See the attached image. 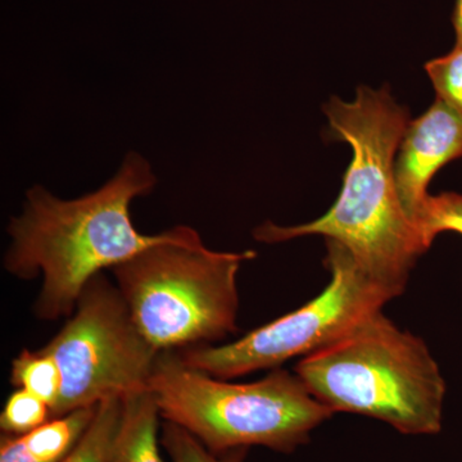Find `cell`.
<instances>
[{"instance_id":"cell-1","label":"cell","mask_w":462,"mask_h":462,"mask_svg":"<svg viewBox=\"0 0 462 462\" xmlns=\"http://www.w3.org/2000/svg\"><path fill=\"white\" fill-rule=\"evenodd\" d=\"M324 112L328 135L354 152L338 199L312 223L260 225L254 239L269 245L309 236L336 240L374 281L401 296L416 261L427 252L418 226L403 211L394 181V158L411 121L409 109L392 98L387 87H360L355 100L333 97Z\"/></svg>"},{"instance_id":"cell-2","label":"cell","mask_w":462,"mask_h":462,"mask_svg":"<svg viewBox=\"0 0 462 462\" xmlns=\"http://www.w3.org/2000/svg\"><path fill=\"white\" fill-rule=\"evenodd\" d=\"M156 185L151 163L130 152L111 180L80 199H58L42 185L27 190L23 211L8 224L3 266L20 281L41 276L32 307L39 320L69 318L93 276L175 236L176 226L148 236L133 223V200Z\"/></svg>"},{"instance_id":"cell-3","label":"cell","mask_w":462,"mask_h":462,"mask_svg":"<svg viewBox=\"0 0 462 462\" xmlns=\"http://www.w3.org/2000/svg\"><path fill=\"white\" fill-rule=\"evenodd\" d=\"M298 378L331 412L369 416L411 436L442 430L446 384L427 345L382 310L297 364Z\"/></svg>"},{"instance_id":"cell-4","label":"cell","mask_w":462,"mask_h":462,"mask_svg":"<svg viewBox=\"0 0 462 462\" xmlns=\"http://www.w3.org/2000/svg\"><path fill=\"white\" fill-rule=\"evenodd\" d=\"M148 389L163 420L216 454L251 446L291 454L333 415L296 373L276 367L258 382L231 383L188 366L178 351L160 352Z\"/></svg>"},{"instance_id":"cell-5","label":"cell","mask_w":462,"mask_h":462,"mask_svg":"<svg viewBox=\"0 0 462 462\" xmlns=\"http://www.w3.org/2000/svg\"><path fill=\"white\" fill-rule=\"evenodd\" d=\"M256 257L212 251L199 231L175 236L112 269L136 327L158 351L209 346L238 331L240 263Z\"/></svg>"},{"instance_id":"cell-6","label":"cell","mask_w":462,"mask_h":462,"mask_svg":"<svg viewBox=\"0 0 462 462\" xmlns=\"http://www.w3.org/2000/svg\"><path fill=\"white\" fill-rule=\"evenodd\" d=\"M327 249L325 266L331 278L318 297L234 342L180 349L182 363L225 380L276 369L338 342L397 298L374 281L345 245L327 239Z\"/></svg>"},{"instance_id":"cell-7","label":"cell","mask_w":462,"mask_h":462,"mask_svg":"<svg viewBox=\"0 0 462 462\" xmlns=\"http://www.w3.org/2000/svg\"><path fill=\"white\" fill-rule=\"evenodd\" d=\"M67 319L42 348L56 358L62 372L53 418L149 391L160 351L143 336L123 294L105 273L88 282Z\"/></svg>"},{"instance_id":"cell-8","label":"cell","mask_w":462,"mask_h":462,"mask_svg":"<svg viewBox=\"0 0 462 462\" xmlns=\"http://www.w3.org/2000/svg\"><path fill=\"white\" fill-rule=\"evenodd\" d=\"M462 157V114L438 99L404 130L396 158L394 181L407 217L416 225L431 179L443 166Z\"/></svg>"},{"instance_id":"cell-9","label":"cell","mask_w":462,"mask_h":462,"mask_svg":"<svg viewBox=\"0 0 462 462\" xmlns=\"http://www.w3.org/2000/svg\"><path fill=\"white\" fill-rule=\"evenodd\" d=\"M96 407L75 410L23 436L3 434L0 462H60L66 457L89 427Z\"/></svg>"},{"instance_id":"cell-10","label":"cell","mask_w":462,"mask_h":462,"mask_svg":"<svg viewBox=\"0 0 462 462\" xmlns=\"http://www.w3.org/2000/svg\"><path fill=\"white\" fill-rule=\"evenodd\" d=\"M160 419L151 392L125 400L123 420L108 462H165L160 451Z\"/></svg>"},{"instance_id":"cell-11","label":"cell","mask_w":462,"mask_h":462,"mask_svg":"<svg viewBox=\"0 0 462 462\" xmlns=\"http://www.w3.org/2000/svg\"><path fill=\"white\" fill-rule=\"evenodd\" d=\"M11 383L17 389H25L33 396L56 409L62 393L63 378L60 365L53 356L42 349H23L12 361ZM53 418V416H51Z\"/></svg>"},{"instance_id":"cell-12","label":"cell","mask_w":462,"mask_h":462,"mask_svg":"<svg viewBox=\"0 0 462 462\" xmlns=\"http://www.w3.org/2000/svg\"><path fill=\"white\" fill-rule=\"evenodd\" d=\"M123 413L124 401L120 398L100 402L84 436L60 462H108Z\"/></svg>"},{"instance_id":"cell-13","label":"cell","mask_w":462,"mask_h":462,"mask_svg":"<svg viewBox=\"0 0 462 462\" xmlns=\"http://www.w3.org/2000/svg\"><path fill=\"white\" fill-rule=\"evenodd\" d=\"M161 445L172 462H245L248 452V448H236L216 454L189 431L170 421L163 422Z\"/></svg>"},{"instance_id":"cell-14","label":"cell","mask_w":462,"mask_h":462,"mask_svg":"<svg viewBox=\"0 0 462 462\" xmlns=\"http://www.w3.org/2000/svg\"><path fill=\"white\" fill-rule=\"evenodd\" d=\"M416 226L427 251L438 234L455 231L462 236V196L456 193L430 196L419 215Z\"/></svg>"},{"instance_id":"cell-15","label":"cell","mask_w":462,"mask_h":462,"mask_svg":"<svg viewBox=\"0 0 462 462\" xmlns=\"http://www.w3.org/2000/svg\"><path fill=\"white\" fill-rule=\"evenodd\" d=\"M51 419L53 418L50 404L25 389H16L0 413V428L7 436H23Z\"/></svg>"},{"instance_id":"cell-16","label":"cell","mask_w":462,"mask_h":462,"mask_svg":"<svg viewBox=\"0 0 462 462\" xmlns=\"http://www.w3.org/2000/svg\"><path fill=\"white\" fill-rule=\"evenodd\" d=\"M437 98L462 114V45H456L446 56L431 60L425 65Z\"/></svg>"},{"instance_id":"cell-17","label":"cell","mask_w":462,"mask_h":462,"mask_svg":"<svg viewBox=\"0 0 462 462\" xmlns=\"http://www.w3.org/2000/svg\"><path fill=\"white\" fill-rule=\"evenodd\" d=\"M452 23L456 32V45H462V0H456Z\"/></svg>"}]
</instances>
